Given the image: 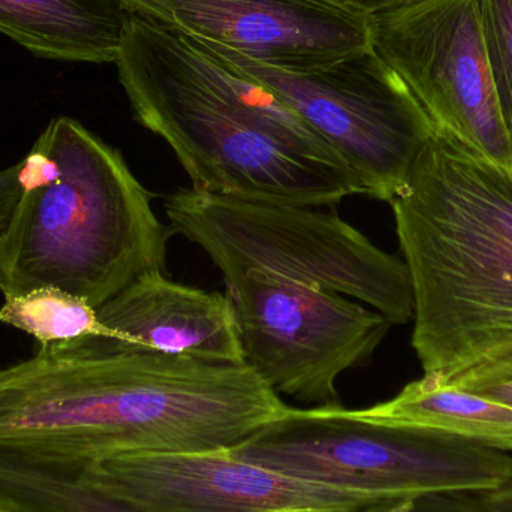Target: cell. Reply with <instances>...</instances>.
<instances>
[{
	"instance_id": "1",
	"label": "cell",
	"mask_w": 512,
	"mask_h": 512,
	"mask_svg": "<svg viewBox=\"0 0 512 512\" xmlns=\"http://www.w3.org/2000/svg\"><path fill=\"white\" fill-rule=\"evenodd\" d=\"M286 409L248 364L81 337L0 369V454L72 474L126 454L231 450Z\"/></svg>"
},
{
	"instance_id": "2",
	"label": "cell",
	"mask_w": 512,
	"mask_h": 512,
	"mask_svg": "<svg viewBox=\"0 0 512 512\" xmlns=\"http://www.w3.org/2000/svg\"><path fill=\"white\" fill-rule=\"evenodd\" d=\"M114 63L135 119L173 149L192 188L304 207L364 195L297 113L192 39L129 12Z\"/></svg>"
},
{
	"instance_id": "3",
	"label": "cell",
	"mask_w": 512,
	"mask_h": 512,
	"mask_svg": "<svg viewBox=\"0 0 512 512\" xmlns=\"http://www.w3.org/2000/svg\"><path fill=\"white\" fill-rule=\"evenodd\" d=\"M391 206L424 375L512 345V168L435 132Z\"/></svg>"
},
{
	"instance_id": "4",
	"label": "cell",
	"mask_w": 512,
	"mask_h": 512,
	"mask_svg": "<svg viewBox=\"0 0 512 512\" xmlns=\"http://www.w3.org/2000/svg\"><path fill=\"white\" fill-rule=\"evenodd\" d=\"M21 197L0 236L3 297L62 289L99 309L146 271H165L176 231L119 150L71 117L20 161Z\"/></svg>"
},
{
	"instance_id": "5",
	"label": "cell",
	"mask_w": 512,
	"mask_h": 512,
	"mask_svg": "<svg viewBox=\"0 0 512 512\" xmlns=\"http://www.w3.org/2000/svg\"><path fill=\"white\" fill-rule=\"evenodd\" d=\"M165 213L173 230L200 246L227 283L259 271L348 295L393 324L414 319L405 261L373 245L336 213L195 188L168 195Z\"/></svg>"
},
{
	"instance_id": "6",
	"label": "cell",
	"mask_w": 512,
	"mask_h": 512,
	"mask_svg": "<svg viewBox=\"0 0 512 512\" xmlns=\"http://www.w3.org/2000/svg\"><path fill=\"white\" fill-rule=\"evenodd\" d=\"M230 451L298 480L402 501L490 492L512 480L510 453L364 420L342 405L289 406Z\"/></svg>"
},
{
	"instance_id": "7",
	"label": "cell",
	"mask_w": 512,
	"mask_h": 512,
	"mask_svg": "<svg viewBox=\"0 0 512 512\" xmlns=\"http://www.w3.org/2000/svg\"><path fill=\"white\" fill-rule=\"evenodd\" d=\"M192 41L297 113L348 165L367 197L393 203L435 135L417 99L372 47L328 68L289 72Z\"/></svg>"
},
{
	"instance_id": "8",
	"label": "cell",
	"mask_w": 512,
	"mask_h": 512,
	"mask_svg": "<svg viewBox=\"0 0 512 512\" xmlns=\"http://www.w3.org/2000/svg\"><path fill=\"white\" fill-rule=\"evenodd\" d=\"M245 363L277 394L340 406L336 382L367 363L393 322L321 286L249 271L227 283Z\"/></svg>"
},
{
	"instance_id": "9",
	"label": "cell",
	"mask_w": 512,
	"mask_h": 512,
	"mask_svg": "<svg viewBox=\"0 0 512 512\" xmlns=\"http://www.w3.org/2000/svg\"><path fill=\"white\" fill-rule=\"evenodd\" d=\"M370 45L432 122L475 155L512 168L481 26L480 0H418L370 15Z\"/></svg>"
},
{
	"instance_id": "10",
	"label": "cell",
	"mask_w": 512,
	"mask_h": 512,
	"mask_svg": "<svg viewBox=\"0 0 512 512\" xmlns=\"http://www.w3.org/2000/svg\"><path fill=\"white\" fill-rule=\"evenodd\" d=\"M69 475L141 512L361 511L403 502L298 480L239 459L230 450L126 454Z\"/></svg>"
},
{
	"instance_id": "11",
	"label": "cell",
	"mask_w": 512,
	"mask_h": 512,
	"mask_svg": "<svg viewBox=\"0 0 512 512\" xmlns=\"http://www.w3.org/2000/svg\"><path fill=\"white\" fill-rule=\"evenodd\" d=\"M126 11L195 41L289 72L369 50L370 15L345 0H120Z\"/></svg>"
},
{
	"instance_id": "12",
	"label": "cell",
	"mask_w": 512,
	"mask_h": 512,
	"mask_svg": "<svg viewBox=\"0 0 512 512\" xmlns=\"http://www.w3.org/2000/svg\"><path fill=\"white\" fill-rule=\"evenodd\" d=\"M96 310L107 337L131 348L246 364L228 292L192 288L152 270Z\"/></svg>"
},
{
	"instance_id": "13",
	"label": "cell",
	"mask_w": 512,
	"mask_h": 512,
	"mask_svg": "<svg viewBox=\"0 0 512 512\" xmlns=\"http://www.w3.org/2000/svg\"><path fill=\"white\" fill-rule=\"evenodd\" d=\"M128 17L120 0H0L2 35L65 62H116Z\"/></svg>"
},
{
	"instance_id": "14",
	"label": "cell",
	"mask_w": 512,
	"mask_h": 512,
	"mask_svg": "<svg viewBox=\"0 0 512 512\" xmlns=\"http://www.w3.org/2000/svg\"><path fill=\"white\" fill-rule=\"evenodd\" d=\"M358 417L375 423L412 427L512 454V409L430 376L406 385L396 397Z\"/></svg>"
},
{
	"instance_id": "15",
	"label": "cell",
	"mask_w": 512,
	"mask_h": 512,
	"mask_svg": "<svg viewBox=\"0 0 512 512\" xmlns=\"http://www.w3.org/2000/svg\"><path fill=\"white\" fill-rule=\"evenodd\" d=\"M0 322L29 334L36 345L107 336L95 307L83 298L51 286L5 297L0 307Z\"/></svg>"
},
{
	"instance_id": "16",
	"label": "cell",
	"mask_w": 512,
	"mask_h": 512,
	"mask_svg": "<svg viewBox=\"0 0 512 512\" xmlns=\"http://www.w3.org/2000/svg\"><path fill=\"white\" fill-rule=\"evenodd\" d=\"M480 12L496 96L512 137V0H480Z\"/></svg>"
},
{
	"instance_id": "17",
	"label": "cell",
	"mask_w": 512,
	"mask_h": 512,
	"mask_svg": "<svg viewBox=\"0 0 512 512\" xmlns=\"http://www.w3.org/2000/svg\"><path fill=\"white\" fill-rule=\"evenodd\" d=\"M430 378L512 409V345L498 349L444 378Z\"/></svg>"
},
{
	"instance_id": "18",
	"label": "cell",
	"mask_w": 512,
	"mask_h": 512,
	"mask_svg": "<svg viewBox=\"0 0 512 512\" xmlns=\"http://www.w3.org/2000/svg\"><path fill=\"white\" fill-rule=\"evenodd\" d=\"M408 512H490L477 493L423 496L412 502Z\"/></svg>"
},
{
	"instance_id": "19",
	"label": "cell",
	"mask_w": 512,
	"mask_h": 512,
	"mask_svg": "<svg viewBox=\"0 0 512 512\" xmlns=\"http://www.w3.org/2000/svg\"><path fill=\"white\" fill-rule=\"evenodd\" d=\"M20 197V162H18L0 171V236L8 228Z\"/></svg>"
},
{
	"instance_id": "20",
	"label": "cell",
	"mask_w": 512,
	"mask_h": 512,
	"mask_svg": "<svg viewBox=\"0 0 512 512\" xmlns=\"http://www.w3.org/2000/svg\"><path fill=\"white\" fill-rule=\"evenodd\" d=\"M477 495L481 504L490 512H512V480L498 489Z\"/></svg>"
},
{
	"instance_id": "21",
	"label": "cell",
	"mask_w": 512,
	"mask_h": 512,
	"mask_svg": "<svg viewBox=\"0 0 512 512\" xmlns=\"http://www.w3.org/2000/svg\"><path fill=\"white\" fill-rule=\"evenodd\" d=\"M354 8L360 9L367 15L379 14V12L391 11V9L402 8L411 5L418 0H345Z\"/></svg>"
},
{
	"instance_id": "22",
	"label": "cell",
	"mask_w": 512,
	"mask_h": 512,
	"mask_svg": "<svg viewBox=\"0 0 512 512\" xmlns=\"http://www.w3.org/2000/svg\"><path fill=\"white\" fill-rule=\"evenodd\" d=\"M408 505L406 501L397 502V504L381 505V507L367 508L361 511H342V510H295V511H282V512H406Z\"/></svg>"
},
{
	"instance_id": "23",
	"label": "cell",
	"mask_w": 512,
	"mask_h": 512,
	"mask_svg": "<svg viewBox=\"0 0 512 512\" xmlns=\"http://www.w3.org/2000/svg\"><path fill=\"white\" fill-rule=\"evenodd\" d=\"M0 512H48V511L24 510V508L9 507V505H0Z\"/></svg>"
}]
</instances>
